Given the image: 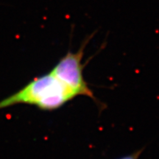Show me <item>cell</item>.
<instances>
[{"label": "cell", "mask_w": 159, "mask_h": 159, "mask_svg": "<svg viewBox=\"0 0 159 159\" xmlns=\"http://www.w3.org/2000/svg\"><path fill=\"white\" fill-rule=\"evenodd\" d=\"M76 97L51 72L36 77L16 93L0 102V109L16 104L35 105L43 111H54Z\"/></svg>", "instance_id": "6da1fadb"}, {"label": "cell", "mask_w": 159, "mask_h": 159, "mask_svg": "<svg viewBox=\"0 0 159 159\" xmlns=\"http://www.w3.org/2000/svg\"><path fill=\"white\" fill-rule=\"evenodd\" d=\"M95 33L96 32L85 38L77 52H73L69 51L61 57L50 72L66 87L72 91L76 97H88L97 102L96 97L92 91L89 89L88 83L83 77V65L82 63L85 47Z\"/></svg>", "instance_id": "7a4b0ae2"}, {"label": "cell", "mask_w": 159, "mask_h": 159, "mask_svg": "<svg viewBox=\"0 0 159 159\" xmlns=\"http://www.w3.org/2000/svg\"><path fill=\"white\" fill-rule=\"evenodd\" d=\"M142 150H140L134 152V153L127 155V156H125L122 157V158H119L118 159H139V156H140L141 154H142Z\"/></svg>", "instance_id": "3957f363"}]
</instances>
